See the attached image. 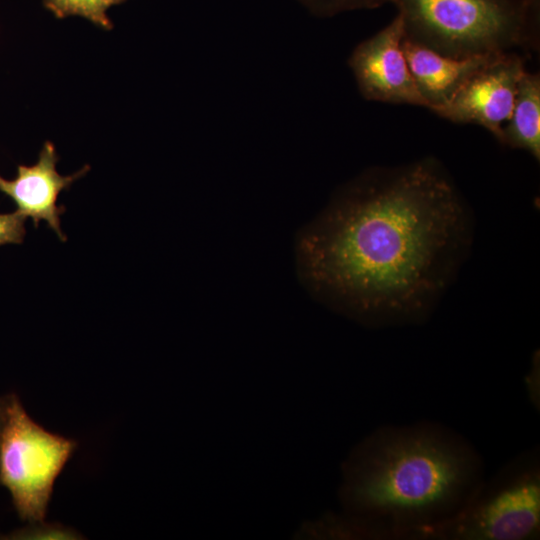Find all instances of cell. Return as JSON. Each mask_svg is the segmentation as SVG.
I'll use <instances>...</instances> for the list:
<instances>
[{
	"mask_svg": "<svg viewBox=\"0 0 540 540\" xmlns=\"http://www.w3.org/2000/svg\"><path fill=\"white\" fill-rule=\"evenodd\" d=\"M77 442L34 422L16 394L7 395L0 437V484L10 493L21 520L44 522L56 478Z\"/></svg>",
	"mask_w": 540,
	"mask_h": 540,
	"instance_id": "obj_5",
	"label": "cell"
},
{
	"mask_svg": "<svg viewBox=\"0 0 540 540\" xmlns=\"http://www.w3.org/2000/svg\"><path fill=\"white\" fill-rule=\"evenodd\" d=\"M525 72L523 59L503 52L476 72L435 113L455 123L484 127L499 141L515 102L518 83Z\"/></svg>",
	"mask_w": 540,
	"mask_h": 540,
	"instance_id": "obj_6",
	"label": "cell"
},
{
	"mask_svg": "<svg viewBox=\"0 0 540 540\" xmlns=\"http://www.w3.org/2000/svg\"><path fill=\"white\" fill-rule=\"evenodd\" d=\"M58 160L55 145L46 141L35 164L18 165L16 177L11 180L0 176V192L10 197L16 210L26 218H31L35 227L44 220L64 242L67 238L61 229L60 217L65 207L58 205V197L63 190L84 176L90 166L85 165L71 175L62 176L56 170Z\"/></svg>",
	"mask_w": 540,
	"mask_h": 540,
	"instance_id": "obj_8",
	"label": "cell"
},
{
	"mask_svg": "<svg viewBox=\"0 0 540 540\" xmlns=\"http://www.w3.org/2000/svg\"><path fill=\"white\" fill-rule=\"evenodd\" d=\"M312 13L329 17L341 12L359 10V9H375L391 0H298Z\"/></svg>",
	"mask_w": 540,
	"mask_h": 540,
	"instance_id": "obj_12",
	"label": "cell"
},
{
	"mask_svg": "<svg viewBox=\"0 0 540 540\" xmlns=\"http://www.w3.org/2000/svg\"><path fill=\"white\" fill-rule=\"evenodd\" d=\"M77 533L60 525H47L44 522L32 523L3 536V539H76Z\"/></svg>",
	"mask_w": 540,
	"mask_h": 540,
	"instance_id": "obj_13",
	"label": "cell"
},
{
	"mask_svg": "<svg viewBox=\"0 0 540 540\" xmlns=\"http://www.w3.org/2000/svg\"><path fill=\"white\" fill-rule=\"evenodd\" d=\"M404 38L465 58L508 52L535 40L539 0H391Z\"/></svg>",
	"mask_w": 540,
	"mask_h": 540,
	"instance_id": "obj_3",
	"label": "cell"
},
{
	"mask_svg": "<svg viewBox=\"0 0 540 540\" xmlns=\"http://www.w3.org/2000/svg\"><path fill=\"white\" fill-rule=\"evenodd\" d=\"M403 23L397 16L356 46L349 57L361 95L370 101L426 107L406 60Z\"/></svg>",
	"mask_w": 540,
	"mask_h": 540,
	"instance_id": "obj_7",
	"label": "cell"
},
{
	"mask_svg": "<svg viewBox=\"0 0 540 540\" xmlns=\"http://www.w3.org/2000/svg\"><path fill=\"white\" fill-rule=\"evenodd\" d=\"M470 241V215L438 162L373 168L299 230L296 272L316 300L358 322H417L454 278Z\"/></svg>",
	"mask_w": 540,
	"mask_h": 540,
	"instance_id": "obj_1",
	"label": "cell"
},
{
	"mask_svg": "<svg viewBox=\"0 0 540 540\" xmlns=\"http://www.w3.org/2000/svg\"><path fill=\"white\" fill-rule=\"evenodd\" d=\"M26 219L17 210L10 213H0V246L21 244L24 241Z\"/></svg>",
	"mask_w": 540,
	"mask_h": 540,
	"instance_id": "obj_14",
	"label": "cell"
},
{
	"mask_svg": "<svg viewBox=\"0 0 540 540\" xmlns=\"http://www.w3.org/2000/svg\"><path fill=\"white\" fill-rule=\"evenodd\" d=\"M536 383L539 384V357H538V353L535 355V357L533 359L532 368H531L530 372L527 375V381H526L530 399L534 402L535 405H536V400H537V402L539 401V397H538L539 396V390L536 388Z\"/></svg>",
	"mask_w": 540,
	"mask_h": 540,
	"instance_id": "obj_15",
	"label": "cell"
},
{
	"mask_svg": "<svg viewBox=\"0 0 540 540\" xmlns=\"http://www.w3.org/2000/svg\"><path fill=\"white\" fill-rule=\"evenodd\" d=\"M6 409H7V395L0 396V437L3 430V426L6 418Z\"/></svg>",
	"mask_w": 540,
	"mask_h": 540,
	"instance_id": "obj_16",
	"label": "cell"
},
{
	"mask_svg": "<svg viewBox=\"0 0 540 540\" xmlns=\"http://www.w3.org/2000/svg\"><path fill=\"white\" fill-rule=\"evenodd\" d=\"M402 46L412 77L425 101L426 108L434 113L446 105L476 72L500 54L453 58L406 38H403Z\"/></svg>",
	"mask_w": 540,
	"mask_h": 540,
	"instance_id": "obj_9",
	"label": "cell"
},
{
	"mask_svg": "<svg viewBox=\"0 0 540 540\" xmlns=\"http://www.w3.org/2000/svg\"><path fill=\"white\" fill-rule=\"evenodd\" d=\"M504 145L540 158V76L525 70L518 83L512 113L499 139Z\"/></svg>",
	"mask_w": 540,
	"mask_h": 540,
	"instance_id": "obj_10",
	"label": "cell"
},
{
	"mask_svg": "<svg viewBox=\"0 0 540 540\" xmlns=\"http://www.w3.org/2000/svg\"><path fill=\"white\" fill-rule=\"evenodd\" d=\"M480 458L456 434L438 425L382 427L350 452L342 465L344 513L390 527L398 538L457 512L481 484Z\"/></svg>",
	"mask_w": 540,
	"mask_h": 540,
	"instance_id": "obj_2",
	"label": "cell"
},
{
	"mask_svg": "<svg viewBox=\"0 0 540 540\" xmlns=\"http://www.w3.org/2000/svg\"><path fill=\"white\" fill-rule=\"evenodd\" d=\"M126 0H44V6L57 18L81 16L96 26L111 30L113 24L107 10Z\"/></svg>",
	"mask_w": 540,
	"mask_h": 540,
	"instance_id": "obj_11",
	"label": "cell"
},
{
	"mask_svg": "<svg viewBox=\"0 0 540 540\" xmlns=\"http://www.w3.org/2000/svg\"><path fill=\"white\" fill-rule=\"evenodd\" d=\"M0 539H2V536H0Z\"/></svg>",
	"mask_w": 540,
	"mask_h": 540,
	"instance_id": "obj_17",
	"label": "cell"
},
{
	"mask_svg": "<svg viewBox=\"0 0 540 540\" xmlns=\"http://www.w3.org/2000/svg\"><path fill=\"white\" fill-rule=\"evenodd\" d=\"M540 531V468L526 457L479 485L457 512L422 528L417 539L527 540Z\"/></svg>",
	"mask_w": 540,
	"mask_h": 540,
	"instance_id": "obj_4",
	"label": "cell"
}]
</instances>
